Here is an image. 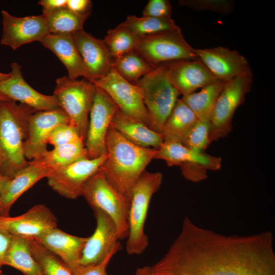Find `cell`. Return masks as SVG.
<instances>
[{
  "mask_svg": "<svg viewBox=\"0 0 275 275\" xmlns=\"http://www.w3.org/2000/svg\"><path fill=\"white\" fill-rule=\"evenodd\" d=\"M275 275L269 231L226 235L200 227L187 216L166 255L136 275Z\"/></svg>",
  "mask_w": 275,
  "mask_h": 275,
  "instance_id": "1",
  "label": "cell"
},
{
  "mask_svg": "<svg viewBox=\"0 0 275 275\" xmlns=\"http://www.w3.org/2000/svg\"><path fill=\"white\" fill-rule=\"evenodd\" d=\"M106 148L107 157L99 170L117 190L130 197L133 187L147 165L155 159L157 149L131 143L111 125Z\"/></svg>",
  "mask_w": 275,
  "mask_h": 275,
  "instance_id": "2",
  "label": "cell"
},
{
  "mask_svg": "<svg viewBox=\"0 0 275 275\" xmlns=\"http://www.w3.org/2000/svg\"><path fill=\"white\" fill-rule=\"evenodd\" d=\"M36 111L12 100L0 102V170L13 177L29 163L23 152L30 116Z\"/></svg>",
  "mask_w": 275,
  "mask_h": 275,
  "instance_id": "3",
  "label": "cell"
},
{
  "mask_svg": "<svg viewBox=\"0 0 275 275\" xmlns=\"http://www.w3.org/2000/svg\"><path fill=\"white\" fill-rule=\"evenodd\" d=\"M162 179L163 175L160 172L145 171L131 189L126 244L128 254H141L148 245L145 224L151 198L158 190Z\"/></svg>",
  "mask_w": 275,
  "mask_h": 275,
  "instance_id": "4",
  "label": "cell"
},
{
  "mask_svg": "<svg viewBox=\"0 0 275 275\" xmlns=\"http://www.w3.org/2000/svg\"><path fill=\"white\" fill-rule=\"evenodd\" d=\"M133 84L142 91L150 117L149 127L160 133L180 95L169 79L167 63L157 66Z\"/></svg>",
  "mask_w": 275,
  "mask_h": 275,
  "instance_id": "5",
  "label": "cell"
},
{
  "mask_svg": "<svg viewBox=\"0 0 275 275\" xmlns=\"http://www.w3.org/2000/svg\"><path fill=\"white\" fill-rule=\"evenodd\" d=\"M82 196L93 210H100L112 218L120 240L127 238L130 197L117 190L99 170L86 182Z\"/></svg>",
  "mask_w": 275,
  "mask_h": 275,
  "instance_id": "6",
  "label": "cell"
},
{
  "mask_svg": "<svg viewBox=\"0 0 275 275\" xmlns=\"http://www.w3.org/2000/svg\"><path fill=\"white\" fill-rule=\"evenodd\" d=\"M96 89L94 83L86 79H71L64 76L57 79L53 92L59 107L66 114L70 124L85 143Z\"/></svg>",
  "mask_w": 275,
  "mask_h": 275,
  "instance_id": "7",
  "label": "cell"
},
{
  "mask_svg": "<svg viewBox=\"0 0 275 275\" xmlns=\"http://www.w3.org/2000/svg\"><path fill=\"white\" fill-rule=\"evenodd\" d=\"M253 82V75L251 68L225 82L210 119L211 142L226 137L231 131L235 112L244 102Z\"/></svg>",
  "mask_w": 275,
  "mask_h": 275,
  "instance_id": "8",
  "label": "cell"
},
{
  "mask_svg": "<svg viewBox=\"0 0 275 275\" xmlns=\"http://www.w3.org/2000/svg\"><path fill=\"white\" fill-rule=\"evenodd\" d=\"M134 51L154 68L175 61L198 59L194 48L186 41L179 26L138 38Z\"/></svg>",
  "mask_w": 275,
  "mask_h": 275,
  "instance_id": "9",
  "label": "cell"
},
{
  "mask_svg": "<svg viewBox=\"0 0 275 275\" xmlns=\"http://www.w3.org/2000/svg\"><path fill=\"white\" fill-rule=\"evenodd\" d=\"M93 83L107 93L120 111L149 127L150 117L141 90L121 77L113 67L105 76Z\"/></svg>",
  "mask_w": 275,
  "mask_h": 275,
  "instance_id": "10",
  "label": "cell"
},
{
  "mask_svg": "<svg viewBox=\"0 0 275 275\" xmlns=\"http://www.w3.org/2000/svg\"><path fill=\"white\" fill-rule=\"evenodd\" d=\"M96 87L85 143L87 157L90 159L98 158L106 152L107 132L113 118L118 110L107 93L100 88Z\"/></svg>",
  "mask_w": 275,
  "mask_h": 275,
  "instance_id": "11",
  "label": "cell"
},
{
  "mask_svg": "<svg viewBox=\"0 0 275 275\" xmlns=\"http://www.w3.org/2000/svg\"><path fill=\"white\" fill-rule=\"evenodd\" d=\"M107 157L106 152L98 158L85 157L56 169L47 178L48 184L61 196L76 199L82 196L86 182L99 170Z\"/></svg>",
  "mask_w": 275,
  "mask_h": 275,
  "instance_id": "12",
  "label": "cell"
},
{
  "mask_svg": "<svg viewBox=\"0 0 275 275\" xmlns=\"http://www.w3.org/2000/svg\"><path fill=\"white\" fill-rule=\"evenodd\" d=\"M2 34L0 44L15 50L21 46L39 41L50 34L45 16L33 15L18 17L7 11H1Z\"/></svg>",
  "mask_w": 275,
  "mask_h": 275,
  "instance_id": "13",
  "label": "cell"
},
{
  "mask_svg": "<svg viewBox=\"0 0 275 275\" xmlns=\"http://www.w3.org/2000/svg\"><path fill=\"white\" fill-rule=\"evenodd\" d=\"M70 123L66 114L60 107L47 111H36L30 117L28 135L23 145L26 159L41 157L47 151L48 139L57 126Z\"/></svg>",
  "mask_w": 275,
  "mask_h": 275,
  "instance_id": "14",
  "label": "cell"
},
{
  "mask_svg": "<svg viewBox=\"0 0 275 275\" xmlns=\"http://www.w3.org/2000/svg\"><path fill=\"white\" fill-rule=\"evenodd\" d=\"M53 170L41 158L29 161L13 177H4L0 186V216H8L12 206L36 182L47 178Z\"/></svg>",
  "mask_w": 275,
  "mask_h": 275,
  "instance_id": "15",
  "label": "cell"
},
{
  "mask_svg": "<svg viewBox=\"0 0 275 275\" xmlns=\"http://www.w3.org/2000/svg\"><path fill=\"white\" fill-rule=\"evenodd\" d=\"M57 228V218L45 205L33 206L17 216H0V229L12 235L36 238Z\"/></svg>",
  "mask_w": 275,
  "mask_h": 275,
  "instance_id": "16",
  "label": "cell"
},
{
  "mask_svg": "<svg viewBox=\"0 0 275 275\" xmlns=\"http://www.w3.org/2000/svg\"><path fill=\"white\" fill-rule=\"evenodd\" d=\"M96 221L95 230L87 238L79 264L92 265L102 262L119 241L116 225L112 218L100 210H94Z\"/></svg>",
  "mask_w": 275,
  "mask_h": 275,
  "instance_id": "17",
  "label": "cell"
},
{
  "mask_svg": "<svg viewBox=\"0 0 275 275\" xmlns=\"http://www.w3.org/2000/svg\"><path fill=\"white\" fill-rule=\"evenodd\" d=\"M9 77L0 81V92L14 101L27 105L36 111L59 108L56 97L40 93L24 80L21 66L16 62L11 65Z\"/></svg>",
  "mask_w": 275,
  "mask_h": 275,
  "instance_id": "18",
  "label": "cell"
},
{
  "mask_svg": "<svg viewBox=\"0 0 275 275\" xmlns=\"http://www.w3.org/2000/svg\"><path fill=\"white\" fill-rule=\"evenodd\" d=\"M198 58L218 80L226 82L250 68L247 59L235 50L223 46L194 49Z\"/></svg>",
  "mask_w": 275,
  "mask_h": 275,
  "instance_id": "19",
  "label": "cell"
},
{
  "mask_svg": "<svg viewBox=\"0 0 275 275\" xmlns=\"http://www.w3.org/2000/svg\"><path fill=\"white\" fill-rule=\"evenodd\" d=\"M85 65L88 80L94 82L105 76L113 67V61L103 40L80 30L72 36Z\"/></svg>",
  "mask_w": 275,
  "mask_h": 275,
  "instance_id": "20",
  "label": "cell"
},
{
  "mask_svg": "<svg viewBox=\"0 0 275 275\" xmlns=\"http://www.w3.org/2000/svg\"><path fill=\"white\" fill-rule=\"evenodd\" d=\"M167 73L172 85L182 95L218 80L199 59L167 63Z\"/></svg>",
  "mask_w": 275,
  "mask_h": 275,
  "instance_id": "21",
  "label": "cell"
},
{
  "mask_svg": "<svg viewBox=\"0 0 275 275\" xmlns=\"http://www.w3.org/2000/svg\"><path fill=\"white\" fill-rule=\"evenodd\" d=\"M155 159L164 160L169 167L195 164L201 166L207 171L218 170L222 166L221 157L193 150L176 142H163L156 150Z\"/></svg>",
  "mask_w": 275,
  "mask_h": 275,
  "instance_id": "22",
  "label": "cell"
},
{
  "mask_svg": "<svg viewBox=\"0 0 275 275\" xmlns=\"http://www.w3.org/2000/svg\"><path fill=\"white\" fill-rule=\"evenodd\" d=\"M87 238L69 234L57 227L35 238L60 257L71 269L79 265Z\"/></svg>",
  "mask_w": 275,
  "mask_h": 275,
  "instance_id": "23",
  "label": "cell"
},
{
  "mask_svg": "<svg viewBox=\"0 0 275 275\" xmlns=\"http://www.w3.org/2000/svg\"><path fill=\"white\" fill-rule=\"evenodd\" d=\"M39 42L57 56L66 67L70 79L82 77L88 80L85 65L72 36L48 34Z\"/></svg>",
  "mask_w": 275,
  "mask_h": 275,
  "instance_id": "24",
  "label": "cell"
},
{
  "mask_svg": "<svg viewBox=\"0 0 275 275\" xmlns=\"http://www.w3.org/2000/svg\"><path fill=\"white\" fill-rule=\"evenodd\" d=\"M122 136L131 143L144 148L158 149L163 143L161 134L145 123L123 114L119 109L111 122Z\"/></svg>",
  "mask_w": 275,
  "mask_h": 275,
  "instance_id": "25",
  "label": "cell"
},
{
  "mask_svg": "<svg viewBox=\"0 0 275 275\" xmlns=\"http://www.w3.org/2000/svg\"><path fill=\"white\" fill-rule=\"evenodd\" d=\"M198 120L188 105L178 99L166 121L160 134L163 142L181 143Z\"/></svg>",
  "mask_w": 275,
  "mask_h": 275,
  "instance_id": "26",
  "label": "cell"
},
{
  "mask_svg": "<svg viewBox=\"0 0 275 275\" xmlns=\"http://www.w3.org/2000/svg\"><path fill=\"white\" fill-rule=\"evenodd\" d=\"M4 265L14 267L24 275H44L31 252L28 238L12 235Z\"/></svg>",
  "mask_w": 275,
  "mask_h": 275,
  "instance_id": "27",
  "label": "cell"
},
{
  "mask_svg": "<svg viewBox=\"0 0 275 275\" xmlns=\"http://www.w3.org/2000/svg\"><path fill=\"white\" fill-rule=\"evenodd\" d=\"M225 82L221 80L206 86L198 92L182 95L181 99L194 113L199 120L210 121L217 97Z\"/></svg>",
  "mask_w": 275,
  "mask_h": 275,
  "instance_id": "28",
  "label": "cell"
},
{
  "mask_svg": "<svg viewBox=\"0 0 275 275\" xmlns=\"http://www.w3.org/2000/svg\"><path fill=\"white\" fill-rule=\"evenodd\" d=\"M42 14L45 17L49 33L54 35L72 36L83 30L86 20L66 7Z\"/></svg>",
  "mask_w": 275,
  "mask_h": 275,
  "instance_id": "29",
  "label": "cell"
},
{
  "mask_svg": "<svg viewBox=\"0 0 275 275\" xmlns=\"http://www.w3.org/2000/svg\"><path fill=\"white\" fill-rule=\"evenodd\" d=\"M113 68L121 77L132 84L155 68L135 51L126 53L114 60Z\"/></svg>",
  "mask_w": 275,
  "mask_h": 275,
  "instance_id": "30",
  "label": "cell"
},
{
  "mask_svg": "<svg viewBox=\"0 0 275 275\" xmlns=\"http://www.w3.org/2000/svg\"><path fill=\"white\" fill-rule=\"evenodd\" d=\"M31 252L44 275H73L71 268L35 238H28Z\"/></svg>",
  "mask_w": 275,
  "mask_h": 275,
  "instance_id": "31",
  "label": "cell"
},
{
  "mask_svg": "<svg viewBox=\"0 0 275 275\" xmlns=\"http://www.w3.org/2000/svg\"><path fill=\"white\" fill-rule=\"evenodd\" d=\"M121 24L138 38L172 30L178 26L171 18L129 15Z\"/></svg>",
  "mask_w": 275,
  "mask_h": 275,
  "instance_id": "32",
  "label": "cell"
},
{
  "mask_svg": "<svg viewBox=\"0 0 275 275\" xmlns=\"http://www.w3.org/2000/svg\"><path fill=\"white\" fill-rule=\"evenodd\" d=\"M85 157H88L85 143L79 142L54 147L40 158L53 171Z\"/></svg>",
  "mask_w": 275,
  "mask_h": 275,
  "instance_id": "33",
  "label": "cell"
},
{
  "mask_svg": "<svg viewBox=\"0 0 275 275\" xmlns=\"http://www.w3.org/2000/svg\"><path fill=\"white\" fill-rule=\"evenodd\" d=\"M138 38L121 23L109 29L103 40L114 62L121 56L134 51Z\"/></svg>",
  "mask_w": 275,
  "mask_h": 275,
  "instance_id": "34",
  "label": "cell"
},
{
  "mask_svg": "<svg viewBox=\"0 0 275 275\" xmlns=\"http://www.w3.org/2000/svg\"><path fill=\"white\" fill-rule=\"evenodd\" d=\"M210 122L198 120L182 140L181 144L198 152H204L211 143Z\"/></svg>",
  "mask_w": 275,
  "mask_h": 275,
  "instance_id": "35",
  "label": "cell"
},
{
  "mask_svg": "<svg viewBox=\"0 0 275 275\" xmlns=\"http://www.w3.org/2000/svg\"><path fill=\"white\" fill-rule=\"evenodd\" d=\"M179 3L193 10H209L223 15L232 13L234 9V3L229 0H182Z\"/></svg>",
  "mask_w": 275,
  "mask_h": 275,
  "instance_id": "36",
  "label": "cell"
},
{
  "mask_svg": "<svg viewBox=\"0 0 275 275\" xmlns=\"http://www.w3.org/2000/svg\"><path fill=\"white\" fill-rule=\"evenodd\" d=\"M79 142H84L76 129L70 123L62 124L56 127L48 139V144L54 147Z\"/></svg>",
  "mask_w": 275,
  "mask_h": 275,
  "instance_id": "37",
  "label": "cell"
},
{
  "mask_svg": "<svg viewBox=\"0 0 275 275\" xmlns=\"http://www.w3.org/2000/svg\"><path fill=\"white\" fill-rule=\"evenodd\" d=\"M122 249L120 241L118 242L108 255L101 263L92 265H78L71 269L73 275H107L106 268L112 258Z\"/></svg>",
  "mask_w": 275,
  "mask_h": 275,
  "instance_id": "38",
  "label": "cell"
},
{
  "mask_svg": "<svg viewBox=\"0 0 275 275\" xmlns=\"http://www.w3.org/2000/svg\"><path fill=\"white\" fill-rule=\"evenodd\" d=\"M172 7L168 0H150L143 11V17L171 18Z\"/></svg>",
  "mask_w": 275,
  "mask_h": 275,
  "instance_id": "39",
  "label": "cell"
},
{
  "mask_svg": "<svg viewBox=\"0 0 275 275\" xmlns=\"http://www.w3.org/2000/svg\"><path fill=\"white\" fill-rule=\"evenodd\" d=\"M66 7L87 19L91 13L92 2L90 0H67Z\"/></svg>",
  "mask_w": 275,
  "mask_h": 275,
  "instance_id": "40",
  "label": "cell"
},
{
  "mask_svg": "<svg viewBox=\"0 0 275 275\" xmlns=\"http://www.w3.org/2000/svg\"><path fill=\"white\" fill-rule=\"evenodd\" d=\"M12 235L0 229V269L3 266V261L9 248Z\"/></svg>",
  "mask_w": 275,
  "mask_h": 275,
  "instance_id": "41",
  "label": "cell"
},
{
  "mask_svg": "<svg viewBox=\"0 0 275 275\" xmlns=\"http://www.w3.org/2000/svg\"><path fill=\"white\" fill-rule=\"evenodd\" d=\"M67 0H40L38 4L43 8V12L51 11L66 7Z\"/></svg>",
  "mask_w": 275,
  "mask_h": 275,
  "instance_id": "42",
  "label": "cell"
},
{
  "mask_svg": "<svg viewBox=\"0 0 275 275\" xmlns=\"http://www.w3.org/2000/svg\"><path fill=\"white\" fill-rule=\"evenodd\" d=\"M10 76L9 73H4L0 72V81L7 79Z\"/></svg>",
  "mask_w": 275,
  "mask_h": 275,
  "instance_id": "43",
  "label": "cell"
},
{
  "mask_svg": "<svg viewBox=\"0 0 275 275\" xmlns=\"http://www.w3.org/2000/svg\"><path fill=\"white\" fill-rule=\"evenodd\" d=\"M11 100L8 97L0 92V102L3 101Z\"/></svg>",
  "mask_w": 275,
  "mask_h": 275,
  "instance_id": "44",
  "label": "cell"
},
{
  "mask_svg": "<svg viewBox=\"0 0 275 275\" xmlns=\"http://www.w3.org/2000/svg\"><path fill=\"white\" fill-rule=\"evenodd\" d=\"M3 178H4V176L2 175L1 170H0V186H1Z\"/></svg>",
  "mask_w": 275,
  "mask_h": 275,
  "instance_id": "45",
  "label": "cell"
},
{
  "mask_svg": "<svg viewBox=\"0 0 275 275\" xmlns=\"http://www.w3.org/2000/svg\"><path fill=\"white\" fill-rule=\"evenodd\" d=\"M151 275H163V274L156 273V274H151Z\"/></svg>",
  "mask_w": 275,
  "mask_h": 275,
  "instance_id": "46",
  "label": "cell"
},
{
  "mask_svg": "<svg viewBox=\"0 0 275 275\" xmlns=\"http://www.w3.org/2000/svg\"><path fill=\"white\" fill-rule=\"evenodd\" d=\"M1 273H2V270L0 269V274H1Z\"/></svg>",
  "mask_w": 275,
  "mask_h": 275,
  "instance_id": "47",
  "label": "cell"
},
{
  "mask_svg": "<svg viewBox=\"0 0 275 275\" xmlns=\"http://www.w3.org/2000/svg\"><path fill=\"white\" fill-rule=\"evenodd\" d=\"M0 275H6V274H4V273L2 272V273H1V274Z\"/></svg>",
  "mask_w": 275,
  "mask_h": 275,
  "instance_id": "48",
  "label": "cell"
},
{
  "mask_svg": "<svg viewBox=\"0 0 275 275\" xmlns=\"http://www.w3.org/2000/svg\"><path fill=\"white\" fill-rule=\"evenodd\" d=\"M107 275H108V274H107Z\"/></svg>",
  "mask_w": 275,
  "mask_h": 275,
  "instance_id": "49",
  "label": "cell"
}]
</instances>
